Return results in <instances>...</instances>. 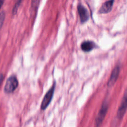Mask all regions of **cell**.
<instances>
[{
    "mask_svg": "<svg viewBox=\"0 0 127 127\" xmlns=\"http://www.w3.org/2000/svg\"><path fill=\"white\" fill-rule=\"evenodd\" d=\"M108 107H109V104H108V101H104L103 102L101 107L96 117V119L95 120L94 127H99L100 126L107 114Z\"/></svg>",
    "mask_w": 127,
    "mask_h": 127,
    "instance_id": "cell-1",
    "label": "cell"
},
{
    "mask_svg": "<svg viewBox=\"0 0 127 127\" xmlns=\"http://www.w3.org/2000/svg\"><path fill=\"white\" fill-rule=\"evenodd\" d=\"M56 87V82H54L53 85L49 89L44 95L41 105V109L42 110H45L50 104L53 97L54 96Z\"/></svg>",
    "mask_w": 127,
    "mask_h": 127,
    "instance_id": "cell-2",
    "label": "cell"
},
{
    "mask_svg": "<svg viewBox=\"0 0 127 127\" xmlns=\"http://www.w3.org/2000/svg\"><path fill=\"white\" fill-rule=\"evenodd\" d=\"M18 85V81L17 77L15 75H12L6 80L4 87V91L6 93H11L16 89Z\"/></svg>",
    "mask_w": 127,
    "mask_h": 127,
    "instance_id": "cell-3",
    "label": "cell"
},
{
    "mask_svg": "<svg viewBox=\"0 0 127 127\" xmlns=\"http://www.w3.org/2000/svg\"><path fill=\"white\" fill-rule=\"evenodd\" d=\"M127 109V88H126L123 98L122 99L121 104L118 108L117 111V118L119 119H122L124 116Z\"/></svg>",
    "mask_w": 127,
    "mask_h": 127,
    "instance_id": "cell-4",
    "label": "cell"
},
{
    "mask_svg": "<svg viewBox=\"0 0 127 127\" xmlns=\"http://www.w3.org/2000/svg\"><path fill=\"white\" fill-rule=\"evenodd\" d=\"M77 10L81 23H84L88 21L89 18V14L87 9L81 4H79L77 6Z\"/></svg>",
    "mask_w": 127,
    "mask_h": 127,
    "instance_id": "cell-5",
    "label": "cell"
},
{
    "mask_svg": "<svg viewBox=\"0 0 127 127\" xmlns=\"http://www.w3.org/2000/svg\"><path fill=\"white\" fill-rule=\"evenodd\" d=\"M120 71V67L119 65H116L114 69H113L111 75L110 76V78L108 80V83H107V86L109 87H111L113 86L115 83H116Z\"/></svg>",
    "mask_w": 127,
    "mask_h": 127,
    "instance_id": "cell-6",
    "label": "cell"
},
{
    "mask_svg": "<svg viewBox=\"0 0 127 127\" xmlns=\"http://www.w3.org/2000/svg\"><path fill=\"white\" fill-rule=\"evenodd\" d=\"M114 0H109L103 3L99 10V13L100 14H105L110 12L113 5Z\"/></svg>",
    "mask_w": 127,
    "mask_h": 127,
    "instance_id": "cell-7",
    "label": "cell"
},
{
    "mask_svg": "<svg viewBox=\"0 0 127 127\" xmlns=\"http://www.w3.org/2000/svg\"><path fill=\"white\" fill-rule=\"evenodd\" d=\"M80 47L83 51L89 52L96 47V44L92 41H85L81 43Z\"/></svg>",
    "mask_w": 127,
    "mask_h": 127,
    "instance_id": "cell-8",
    "label": "cell"
},
{
    "mask_svg": "<svg viewBox=\"0 0 127 127\" xmlns=\"http://www.w3.org/2000/svg\"><path fill=\"white\" fill-rule=\"evenodd\" d=\"M22 1V0H14L15 3H14V6L13 7L12 10V13L13 16L15 15L17 13L18 7H19Z\"/></svg>",
    "mask_w": 127,
    "mask_h": 127,
    "instance_id": "cell-9",
    "label": "cell"
},
{
    "mask_svg": "<svg viewBox=\"0 0 127 127\" xmlns=\"http://www.w3.org/2000/svg\"><path fill=\"white\" fill-rule=\"evenodd\" d=\"M5 18V13L3 11H1L0 12V28L2 27L4 19Z\"/></svg>",
    "mask_w": 127,
    "mask_h": 127,
    "instance_id": "cell-10",
    "label": "cell"
},
{
    "mask_svg": "<svg viewBox=\"0 0 127 127\" xmlns=\"http://www.w3.org/2000/svg\"><path fill=\"white\" fill-rule=\"evenodd\" d=\"M4 2V0H0V5H1V7L2 6V5H3Z\"/></svg>",
    "mask_w": 127,
    "mask_h": 127,
    "instance_id": "cell-11",
    "label": "cell"
}]
</instances>
